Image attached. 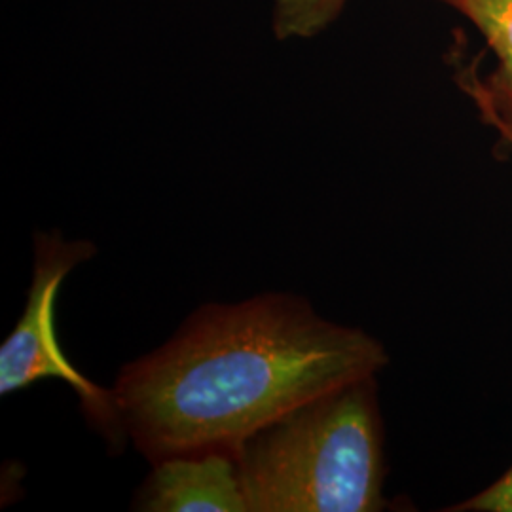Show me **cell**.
I'll use <instances>...</instances> for the list:
<instances>
[{"instance_id":"obj_1","label":"cell","mask_w":512,"mask_h":512,"mask_svg":"<svg viewBox=\"0 0 512 512\" xmlns=\"http://www.w3.org/2000/svg\"><path fill=\"white\" fill-rule=\"evenodd\" d=\"M384 344L321 317L293 293L203 304L160 348L131 361L114 397L131 444L150 463L232 452L296 406L378 376Z\"/></svg>"},{"instance_id":"obj_2","label":"cell","mask_w":512,"mask_h":512,"mask_svg":"<svg viewBox=\"0 0 512 512\" xmlns=\"http://www.w3.org/2000/svg\"><path fill=\"white\" fill-rule=\"evenodd\" d=\"M376 378L300 404L239 446L249 512L384 511L387 465Z\"/></svg>"},{"instance_id":"obj_3","label":"cell","mask_w":512,"mask_h":512,"mask_svg":"<svg viewBox=\"0 0 512 512\" xmlns=\"http://www.w3.org/2000/svg\"><path fill=\"white\" fill-rule=\"evenodd\" d=\"M95 255L97 245L88 239H65L59 230L35 234L27 304L0 348V395L8 397L38 382L59 380L76 393L82 416L107 442L110 454H120L129 437L114 391L86 378L69 361L55 332V302L61 283Z\"/></svg>"},{"instance_id":"obj_4","label":"cell","mask_w":512,"mask_h":512,"mask_svg":"<svg viewBox=\"0 0 512 512\" xmlns=\"http://www.w3.org/2000/svg\"><path fill=\"white\" fill-rule=\"evenodd\" d=\"M131 511L249 512L236 454L207 452L152 463Z\"/></svg>"},{"instance_id":"obj_5","label":"cell","mask_w":512,"mask_h":512,"mask_svg":"<svg viewBox=\"0 0 512 512\" xmlns=\"http://www.w3.org/2000/svg\"><path fill=\"white\" fill-rule=\"evenodd\" d=\"M461 88L475 101L482 120L512 147V59L499 61L492 73L461 76Z\"/></svg>"},{"instance_id":"obj_6","label":"cell","mask_w":512,"mask_h":512,"mask_svg":"<svg viewBox=\"0 0 512 512\" xmlns=\"http://www.w3.org/2000/svg\"><path fill=\"white\" fill-rule=\"evenodd\" d=\"M348 0H274L275 37L311 38L340 16Z\"/></svg>"},{"instance_id":"obj_7","label":"cell","mask_w":512,"mask_h":512,"mask_svg":"<svg viewBox=\"0 0 512 512\" xmlns=\"http://www.w3.org/2000/svg\"><path fill=\"white\" fill-rule=\"evenodd\" d=\"M469 19L499 61L512 59V0H442Z\"/></svg>"},{"instance_id":"obj_8","label":"cell","mask_w":512,"mask_h":512,"mask_svg":"<svg viewBox=\"0 0 512 512\" xmlns=\"http://www.w3.org/2000/svg\"><path fill=\"white\" fill-rule=\"evenodd\" d=\"M448 512H512V467L482 492L471 495L458 505L446 507Z\"/></svg>"}]
</instances>
